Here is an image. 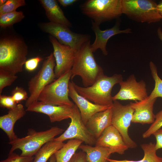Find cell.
Returning <instances> with one entry per match:
<instances>
[{
    "mask_svg": "<svg viewBox=\"0 0 162 162\" xmlns=\"http://www.w3.org/2000/svg\"><path fill=\"white\" fill-rule=\"evenodd\" d=\"M28 46L24 41L16 37L0 40V68L15 74L22 71L26 61Z\"/></svg>",
    "mask_w": 162,
    "mask_h": 162,
    "instance_id": "6da1fadb",
    "label": "cell"
},
{
    "mask_svg": "<svg viewBox=\"0 0 162 162\" xmlns=\"http://www.w3.org/2000/svg\"><path fill=\"white\" fill-rule=\"evenodd\" d=\"M71 71V79L72 80L76 76H80L84 87L92 85L104 74L103 68L95 59L90 40L84 43L76 52Z\"/></svg>",
    "mask_w": 162,
    "mask_h": 162,
    "instance_id": "7a4b0ae2",
    "label": "cell"
},
{
    "mask_svg": "<svg viewBox=\"0 0 162 162\" xmlns=\"http://www.w3.org/2000/svg\"><path fill=\"white\" fill-rule=\"evenodd\" d=\"M122 75L115 74L108 76L103 74L92 86H79L74 82L75 88L80 95L96 104L112 106L113 103L111 92L113 87L123 81Z\"/></svg>",
    "mask_w": 162,
    "mask_h": 162,
    "instance_id": "3957f363",
    "label": "cell"
},
{
    "mask_svg": "<svg viewBox=\"0 0 162 162\" xmlns=\"http://www.w3.org/2000/svg\"><path fill=\"white\" fill-rule=\"evenodd\" d=\"M64 131V129L57 126L52 127L44 131L30 130L26 136L9 141L8 144L11 146L9 153L19 149L22 152L20 155L32 157L45 144L53 140L56 136L61 134Z\"/></svg>",
    "mask_w": 162,
    "mask_h": 162,
    "instance_id": "277c9868",
    "label": "cell"
},
{
    "mask_svg": "<svg viewBox=\"0 0 162 162\" xmlns=\"http://www.w3.org/2000/svg\"><path fill=\"white\" fill-rule=\"evenodd\" d=\"M80 7L83 14L99 25L122 14V0H88Z\"/></svg>",
    "mask_w": 162,
    "mask_h": 162,
    "instance_id": "5b68a950",
    "label": "cell"
},
{
    "mask_svg": "<svg viewBox=\"0 0 162 162\" xmlns=\"http://www.w3.org/2000/svg\"><path fill=\"white\" fill-rule=\"evenodd\" d=\"M71 70L46 86L40 94L38 101L59 106L73 107L75 104L69 98L68 85Z\"/></svg>",
    "mask_w": 162,
    "mask_h": 162,
    "instance_id": "8992f818",
    "label": "cell"
},
{
    "mask_svg": "<svg viewBox=\"0 0 162 162\" xmlns=\"http://www.w3.org/2000/svg\"><path fill=\"white\" fill-rule=\"evenodd\" d=\"M122 14L137 22L148 23L162 19L158 5L151 0H122Z\"/></svg>",
    "mask_w": 162,
    "mask_h": 162,
    "instance_id": "52a82bcc",
    "label": "cell"
},
{
    "mask_svg": "<svg viewBox=\"0 0 162 162\" xmlns=\"http://www.w3.org/2000/svg\"><path fill=\"white\" fill-rule=\"evenodd\" d=\"M55 62L53 52H51L46 58L37 73L28 82V89L30 95L25 104L27 108L38 101L39 95L45 87L56 80L54 72Z\"/></svg>",
    "mask_w": 162,
    "mask_h": 162,
    "instance_id": "ba28073f",
    "label": "cell"
},
{
    "mask_svg": "<svg viewBox=\"0 0 162 162\" xmlns=\"http://www.w3.org/2000/svg\"><path fill=\"white\" fill-rule=\"evenodd\" d=\"M40 27L60 44L70 46L76 52L84 43L90 39L89 35L75 33L68 27L59 24L50 22H44L40 24Z\"/></svg>",
    "mask_w": 162,
    "mask_h": 162,
    "instance_id": "9c48e42d",
    "label": "cell"
},
{
    "mask_svg": "<svg viewBox=\"0 0 162 162\" xmlns=\"http://www.w3.org/2000/svg\"><path fill=\"white\" fill-rule=\"evenodd\" d=\"M111 108L112 125L119 131L129 148H135L137 144L128 134V129L132 122L134 112V109L130 104L123 105L117 100L113 101Z\"/></svg>",
    "mask_w": 162,
    "mask_h": 162,
    "instance_id": "30bf717a",
    "label": "cell"
},
{
    "mask_svg": "<svg viewBox=\"0 0 162 162\" xmlns=\"http://www.w3.org/2000/svg\"><path fill=\"white\" fill-rule=\"evenodd\" d=\"M69 126L64 132L54 140L63 142L68 140L76 139L86 144L95 145L96 139L83 122L80 111L76 105L73 106V112Z\"/></svg>",
    "mask_w": 162,
    "mask_h": 162,
    "instance_id": "8fae6325",
    "label": "cell"
},
{
    "mask_svg": "<svg viewBox=\"0 0 162 162\" xmlns=\"http://www.w3.org/2000/svg\"><path fill=\"white\" fill-rule=\"evenodd\" d=\"M53 48L56 62L54 72L58 78L71 70L74 64L76 51L69 46L60 44L54 37L49 36Z\"/></svg>",
    "mask_w": 162,
    "mask_h": 162,
    "instance_id": "7c38bea8",
    "label": "cell"
},
{
    "mask_svg": "<svg viewBox=\"0 0 162 162\" xmlns=\"http://www.w3.org/2000/svg\"><path fill=\"white\" fill-rule=\"evenodd\" d=\"M119 92L112 97L115 100H132L140 101L148 97L146 84L143 80L137 82L134 74L130 75L127 80L120 83Z\"/></svg>",
    "mask_w": 162,
    "mask_h": 162,
    "instance_id": "4fadbf2b",
    "label": "cell"
},
{
    "mask_svg": "<svg viewBox=\"0 0 162 162\" xmlns=\"http://www.w3.org/2000/svg\"><path fill=\"white\" fill-rule=\"evenodd\" d=\"M73 106L55 105L38 101L30 105L26 110L46 114L50 121L54 122L70 118L73 113Z\"/></svg>",
    "mask_w": 162,
    "mask_h": 162,
    "instance_id": "5bb4252c",
    "label": "cell"
},
{
    "mask_svg": "<svg viewBox=\"0 0 162 162\" xmlns=\"http://www.w3.org/2000/svg\"><path fill=\"white\" fill-rule=\"evenodd\" d=\"M108 148L112 154H123L129 148L117 130L111 125L96 139L95 145Z\"/></svg>",
    "mask_w": 162,
    "mask_h": 162,
    "instance_id": "9a60e30c",
    "label": "cell"
},
{
    "mask_svg": "<svg viewBox=\"0 0 162 162\" xmlns=\"http://www.w3.org/2000/svg\"><path fill=\"white\" fill-rule=\"evenodd\" d=\"M68 89L69 96L78 108L82 120L85 125L94 114L105 110L111 106L99 105L91 102L78 93L75 88L73 81H70Z\"/></svg>",
    "mask_w": 162,
    "mask_h": 162,
    "instance_id": "2e32d148",
    "label": "cell"
},
{
    "mask_svg": "<svg viewBox=\"0 0 162 162\" xmlns=\"http://www.w3.org/2000/svg\"><path fill=\"white\" fill-rule=\"evenodd\" d=\"M92 28L95 34L96 38L93 43L91 44V50L94 52L98 49H100L104 55L108 54L106 45L110 38L118 34L131 32V30L129 28L123 30H120L118 24L112 28L101 30L100 28V25L93 21H92Z\"/></svg>",
    "mask_w": 162,
    "mask_h": 162,
    "instance_id": "e0dca14e",
    "label": "cell"
},
{
    "mask_svg": "<svg viewBox=\"0 0 162 162\" xmlns=\"http://www.w3.org/2000/svg\"><path fill=\"white\" fill-rule=\"evenodd\" d=\"M156 99V98L149 100L145 99L142 101L130 103V104L134 110L132 122L142 124H152L155 118L153 108Z\"/></svg>",
    "mask_w": 162,
    "mask_h": 162,
    "instance_id": "ac0fdd59",
    "label": "cell"
},
{
    "mask_svg": "<svg viewBox=\"0 0 162 162\" xmlns=\"http://www.w3.org/2000/svg\"><path fill=\"white\" fill-rule=\"evenodd\" d=\"M26 111L23 106L19 103L14 108L9 110L7 114L0 117V128L7 134L9 141L18 138L14 132V125L17 121L25 115Z\"/></svg>",
    "mask_w": 162,
    "mask_h": 162,
    "instance_id": "d6986e66",
    "label": "cell"
},
{
    "mask_svg": "<svg viewBox=\"0 0 162 162\" xmlns=\"http://www.w3.org/2000/svg\"><path fill=\"white\" fill-rule=\"evenodd\" d=\"M111 106L105 110L94 114L86 124L88 130L96 139L105 129L112 125Z\"/></svg>",
    "mask_w": 162,
    "mask_h": 162,
    "instance_id": "ffe728a7",
    "label": "cell"
},
{
    "mask_svg": "<svg viewBox=\"0 0 162 162\" xmlns=\"http://www.w3.org/2000/svg\"><path fill=\"white\" fill-rule=\"evenodd\" d=\"M46 14L50 22L63 25L69 28L71 22L65 16L64 13L55 0H40Z\"/></svg>",
    "mask_w": 162,
    "mask_h": 162,
    "instance_id": "44dd1931",
    "label": "cell"
},
{
    "mask_svg": "<svg viewBox=\"0 0 162 162\" xmlns=\"http://www.w3.org/2000/svg\"><path fill=\"white\" fill-rule=\"evenodd\" d=\"M86 154L89 162H108L107 159L112 154L108 148L87 144H81L79 147Z\"/></svg>",
    "mask_w": 162,
    "mask_h": 162,
    "instance_id": "7402d4cb",
    "label": "cell"
},
{
    "mask_svg": "<svg viewBox=\"0 0 162 162\" xmlns=\"http://www.w3.org/2000/svg\"><path fill=\"white\" fill-rule=\"evenodd\" d=\"M83 142L78 139L69 140L54 154L56 162H68Z\"/></svg>",
    "mask_w": 162,
    "mask_h": 162,
    "instance_id": "603a6c76",
    "label": "cell"
},
{
    "mask_svg": "<svg viewBox=\"0 0 162 162\" xmlns=\"http://www.w3.org/2000/svg\"><path fill=\"white\" fill-rule=\"evenodd\" d=\"M64 144L63 142L54 140L46 143L35 155L33 162H47Z\"/></svg>",
    "mask_w": 162,
    "mask_h": 162,
    "instance_id": "cb8c5ba5",
    "label": "cell"
},
{
    "mask_svg": "<svg viewBox=\"0 0 162 162\" xmlns=\"http://www.w3.org/2000/svg\"><path fill=\"white\" fill-rule=\"evenodd\" d=\"M144 155L143 158L138 160H118L107 159L108 162H161V158L158 157L156 154L157 150L155 148V143L150 142L141 145Z\"/></svg>",
    "mask_w": 162,
    "mask_h": 162,
    "instance_id": "d4e9b609",
    "label": "cell"
},
{
    "mask_svg": "<svg viewBox=\"0 0 162 162\" xmlns=\"http://www.w3.org/2000/svg\"><path fill=\"white\" fill-rule=\"evenodd\" d=\"M149 66L151 74L155 82V85L150 95L146 99L148 100L159 97L162 98V80L159 76L156 66L154 63L150 62Z\"/></svg>",
    "mask_w": 162,
    "mask_h": 162,
    "instance_id": "484cf974",
    "label": "cell"
},
{
    "mask_svg": "<svg viewBox=\"0 0 162 162\" xmlns=\"http://www.w3.org/2000/svg\"><path fill=\"white\" fill-rule=\"evenodd\" d=\"M25 17L22 11H15L0 15V26L5 28L19 22Z\"/></svg>",
    "mask_w": 162,
    "mask_h": 162,
    "instance_id": "4316f807",
    "label": "cell"
},
{
    "mask_svg": "<svg viewBox=\"0 0 162 162\" xmlns=\"http://www.w3.org/2000/svg\"><path fill=\"white\" fill-rule=\"evenodd\" d=\"M17 78L16 74L0 68V95L5 87L11 85Z\"/></svg>",
    "mask_w": 162,
    "mask_h": 162,
    "instance_id": "83f0119b",
    "label": "cell"
},
{
    "mask_svg": "<svg viewBox=\"0 0 162 162\" xmlns=\"http://www.w3.org/2000/svg\"><path fill=\"white\" fill-rule=\"evenodd\" d=\"M26 5L24 0H8L4 4L0 6V15L16 11L18 8Z\"/></svg>",
    "mask_w": 162,
    "mask_h": 162,
    "instance_id": "f1b7e54d",
    "label": "cell"
},
{
    "mask_svg": "<svg viewBox=\"0 0 162 162\" xmlns=\"http://www.w3.org/2000/svg\"><path fill=\"white\" fill-rule=\"evenodd\" d=\"M162 128V110L155 115V118L154 122L149 128L142 134L144 138L149 137L156 131Z\"/></svg>",
    "mask_w": 162,
    "mask_h": 162,
    "instance_id": "f546056e",
    "label": "cell"
},
{
    "mask_svg": "<svg viewBox=\"0 0 162 162\" xmlns=\"http://www.w3.org/2000/svg\"><path fill=\"white\" fill-rule=\"evenodd\" d=\"M11 96L17 104L23 100H26L28 97L27 92L23 88L16 86L12 91Z\"/></svg>",
    "mask_w": 162,
    "mask_h": 162,
    "instance_id": "4dcf8cb0",
    "label": "cell"
},
{
    "mask_svg": "<svg viewBox=\"0 0 162 162\" xmlns=\"http://www.w3.org/2000/svg\"><path fill=\"white\" fill-rule=\"evenodd\" d=\"M34 157H26L13 152L9 153L8 158L0 162H33Z\"/></svg>",
    "mask_w": 162,
    "mask_h": 162,
    "instance_id": "1f68e13d",
    "label": "cell"
},
{
    "mask_svg": "<svg viewBox=\"0 0 162 162\" xmlns=\"http://www.w3.org/2000/svg\"><path fill=\"white\" fill-rule=\"evenodd\" d=\"M17 104L11 96L0 95V105L1 107L10 110L15 107Z\"/></svg>",
    "mask_w": 162,
    "mask_h": 162,
    "instance_id": "d6a6232c",
    "label": "cell"
},
{
    "mask_svg": "<svg viewBox=\"0 0 162 162\" xmlns=\"http://www.w3.org/2000/svg\"><path fill=\"white\" fill-rule=\"evenodd\" d=\"M43 58L40 56H36L26 60L24 64L25 69L29 72L34 70L38 67L39 63Z\"/></svg>",
    "mask_w": 162,
    "mask_h": 162,
    "instance_id": "836d02e7",
    "label": "cell"
},
{
    "mask_svg": "<svg viewBox=\"0 0 162 162\" xmlns=\"http://www.w3.org/2000/svg\"><path fill=\"white\" fill-rule=\"evenodd\" d=\"M68 162H89L87 160L86 153L81 151L76 152Z\"/></svg>",
    "mask_w": 162,
    "mask_h": 162,
    "instance_id": "e575fe53",
    "label": "cell"
},
{
    "mask_svg": "<svg viewBox=\"0 0 162 162\" xmlns=\"http://www.w3.org/2000/svg\"><path fill=\"white\" fill-rule=\"evenodd\" d=\"M155 138L156 143L155 144L156 149L162 148V128L159 129L153 134Z\"/></svg>",
    "mask_w": 162,
    "mask_h": 162,
    "instance_id": "d590c367",
    "label": "cell"
},
{
    "mask_svg": "<svg viewBox=\"0 0 162 162\" xmlns=\"http://www.w3.org/2000/svg\"><path fill=\"white\" fill-rule=\"evenodd\" d=\"M57 1L63 7H66L73 4L78 1L76 0H58Z\"/></svg>",
    "mask_w": 162,
    "mask_h": 162,
    "instance_id": "8d00e7d4",
    "label": "cell"
},
{
    "mask_svg": "<svg viewBox=\"0 0 162 162\" xmlns=\"http://www.w3.org/2000/svg\"><path fill=\"white\" fill-rule=\"evenodd\" d=\"M158 11L162 19V1H161L158 5Z\"/></svg>",
    "mask_w": 162,
    "mask_h": 162,
    "instance_id": "74e56055",
    "label": "cell"
},
{
    "mask_svg": "<svg viewBox=\"0 0 162 162\" xmlns=\"http://www.w3.org/2000/svg\"><path fill=\"white\" fill-rule=\"evenodd\" d=\"M157 32L158 38L162 42V30L160 27L158 28Z\"/></svg>",
    "mask_w": 162,
    "mask_h": 162,
    "instance_id": "f35d334b",
    "label": "cell"
},
{
    "mask_svg": "<svg viewBox=\"0 0 162 162\" xmlns=\"http://www.w3.org/2000/svg\"><path fill=\"white\" fill-rule=\"evenodd\" d=\"M49 162H56V157L54 154L49 159Z\"/></svg>",
    "mask_w": 162,
    "mask_h": 162,
    "instance_id": "ab89813d",
    "label": "cell"
},
{
    "mask_svg": "<svg viewBox=\"0 0 162 162\" xmlns=\"http://www.w3.org/2000/svg\"><path fill=\"white\" fill-rule=\"evenodd\" d=\"M7 0H0V6H2L7 1Z\"/></svg>",
    "mask_w": 162,
    "mask_h": 162,
    "instance_id": "60d3db41",
    "label": "cell"
},
{
    "mask_svg": "<svg viewBox=\"0 0 162 162\" xmlns=\"http://www.w3.org/2000/svg\"><path fill=\"white\" fill-rule=\"evenodd\" d=\"M161 162H162V157H161Z\"/></svg>",
    "mask_w": 162,
    "mask_h": 162,
    "instance_id": "b9f144b4",
    "label": "cell"
}]
</instances>
